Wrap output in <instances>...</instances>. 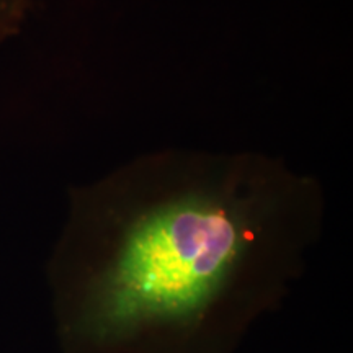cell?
<instances>
[{
  "instance_id": "2",
  "label": "cell",
  "mask_w": 353,
  "mask_h": 353,
  "mask_svg": "<svg viewBox=\"0 0 353 353\" xmlns=\"http://www.w3.org/2000/svg\"><path fill=\"white\" fill-rule=\"evenodd\" d=\"M34 0H0V48L17 34L28 20Z\"/></svg>"
},
{
  "instance_id": "1",
  "label": "cell",
  "mask_w": 353,
  "mask_h": 353,
  "mask_svg": "<svg viewBox=\"0 0 353 353\" xmlns=\"http://www.w3.org/2000/svg\"><path fill=\"white\" fill-rule=\"evenodd\" d=\"M319 179L265 152L169 148L69 192L48 262L63 353H237L322 236Z\"/></svg>"
}]
</instances>
